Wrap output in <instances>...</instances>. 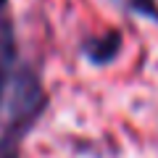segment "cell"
<instances>
[{"instance_id": "1", "label": "cell", "mask_w": 158, "mask_h": 158, "mask_svg": "<svg viewBox=\"0 0 158 158\" xmlns=\"http://www.w3.org/2000/svg\"><path fill=\"white\" fill-rule=\"evenodd\" d=\"M45 108V92L40 85L37 74L29 66H24L21 71L13 77V98H11V121H8L6 132L24 137L27 129L37 121V116Z\"/></svg>"}, {"instance_id": "2", "label": "cell", "mask_w": 158, "mask_h": 158, "mask_svg": "<svg viewBox=\"0 0 158 158\" xmlns=\"http://www.w3.org/2000/svg\"><path fill=\"white\" fill-rule=\"evenodd\" d=\"M118 50H121V32H118V29H108L106 34L92 37V40H87L85 45H82V53H85L87 61L95 63V66L111 63L113 58L118 56Z\"/></svg>"}, {"instance_id": "3", "label": "cell", "mask_w": 158, "mask_h": 158, "mask_svg": "<svg viewBox=\"0 0 158 158\" xmlns=\"http://www.w3.org/2000/svg\"><path fill=\"white\" fill-rule=\"evenodd\" d=\"M13 61H16V40H13V27L6 16H0V103L6 95V85L11 77Z\"/></svg>"}, {"instance_id": "4", "label": "cell", "mask_w": 158, "mask_h": 158, "mask_svg": "<svg viewBox=\"0 0 158 158\" xmlns=\"http://www.w3.org/2000/svg\"><path fill=\"white\" fill-rule=\"evenodd\" d=\"M118 3H121L124 8H129V11L145 16V19L158 21V0H118Z\"/></svg>"}, {"instance_id": "5", "label": "cell", "mask_w": 158, "mask_h": 158, "mask_svg": "<svg viewBox=\"0 0 158 158\" xmlns=\"http://www.w3.org/2000/svg\"><path fill=\"white\" fill-rule=\"evenodd\" d=\"M19 142H21L19 135L6 132V135L0 137V158H21V153H19Z\"/></svg>"}, {"instance_id": "6", "label": "cell", "mask_w": 158, "mask_h": 158, "mask_svg": "<svg viewBox=\"0 0 158 158\" xmlns=\"http://www.w3.org/2000/svg\"><path fill=\"white\" fill-rule=\"evenodd\" d=\"M3 6H6V0H0V11H3Z\"/></svg>"}]
</instances>
